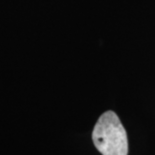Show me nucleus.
Masks as SVG:
<instances>
[{
	"mask_svg": "<svg viewBox=\"0 0 155 155\" xmlns=\"http://www.w3.org/2000/svg\"><path fill=\"white\" fill-rule=\"evenodd\" d=\"M92 139L102 155H127V134L119 118L113 111L101 115L95 125Z\"/></svg>",
	"mask_w": 155,
	"mask_h": 155,
	"instance_id": "f257e3e1",
	"label": "nucleus"
}]
</instances>
